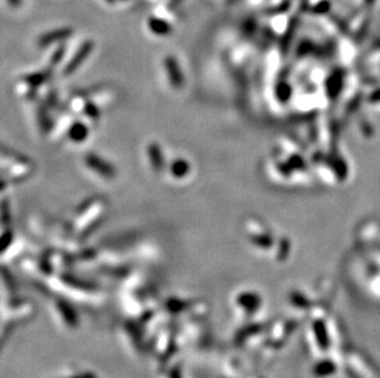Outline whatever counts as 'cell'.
Instances as JSON below:
<instances>
[{"label": "cell", "instance_id": "13", "mask_svg": "<svg viewBox=\"0 0 380 378\" xmlns=\"http://www.w3.org/2000/svg\"><path fill=\"white\" fill-rule=\"evenodd\" d=\"M334 369H335V366L332 365L331 362H325V363L323 362V363H320V365H319L318 367H316L315 372L318 374H321V376H324V374L331 373Z\"/></svg>", "mask_w": 380, "mask_h": 378}, {"label": "cell", "instance_id": "10", "mask_svg": "<svg viewBox=\"0 0 380 378\" xmlns=\"http://www.w3.org/2000/svg\"><path fill=\"white\" fill-rule=\"evenodd\" d=\"M314 329H315V333L318 334V341L320 344V346L323 349H327L329 347V338H327V333L326 329H325V324L323 322H316L315 325H314Z\"/></svg>", "mask_w": 380, "mask_h": 378}, {"label": "cell", "instance_id": "8", "mask_svg": "<svg viewBox=\"0 0 380 378\" xmlns=\"http://www.w3.org/2000/svg\"><path fill=\"white\" fill-rule=\"evenodd\" d=\"M188 164L184 162L183 160H175L170 166V172H171L173 177L181 178L188 173Z\"/></svg>", "mask_w": 380, "mask_h": 378}, {"label": "cell", "instance_id": "3", "mask_svg": "<svg viewBox=\"0 0 380 378\" xmlns=\"http://www.w3.org/2000/svg\"><path fill=\"white\" fill-rule=\"evenodd\" d=\"M164 68L165 73L167 74L170 84L172 87H181L183 84V76L181 73V69L178 67V63L173 57H166L164 59Z\"/></svg>", "mask_w": 380, "mask_h": 378}, {"label": "cell", "instance_id": "4", "mask_svg": "<svg viewBox=\"0 0 380 378\" xmlns=\"http://www.w3.org/2000/svg\"><path fill=\"white\" fill-rule=\"evenodd\" d=\"M73 34V30L71 29H60V30H54V31L48 32V34L42 35L38 40V45L41 47H47L49 45H53L56 42H60V41L67 40L68 37H70Z\"/></svg>", "mask_w": 380, "mask_h": 378}, {"label": "cell", "instance_id": "9", "mask_svg": "<svg viewBox=\"0 0 380 378\" xmlns=\"http://www.w3.org/2000/svg\"><path fill=\"white\" fill-rule=\"evenodd\" d=\"M239 302L242 307H245L249 311H255L257 310L258 306H260V299L257 296H253V295H241V297L239 299Z\"/></svg>", "mask_w": 380, "mask_h": 378}, {"label": "cell", "instance_id": "6", "mask_svg": "<svg viewBox=\"0 0 380 378\" xmlns=\"http://www.w3.org/2000/svg\"><path fill=\"white\" fill-rule=\"evenodd\" d=\"M148 155H149V161L153 170L160 172L164 167V159H162L160 146L158 144H150L148 146Z\"/></svg>", "mask_w": 380, "mask_h": 378}, {"label": "cell", "instance_id": "12", "mask_svg": "<svg viewBox=\"0 0 380 378\" xmlns=\"http://www.w3.org/2000/svg\"><path fill=\"white\" fill-rule=\"evenodd\" d=\"M82 112L85 113L86 117H89L91 120H96L99 119V115H100V111H99V107L95 106V103L92 102H87V104H85L82 107Z\"/></svg>", "mask_w": 380, "mask_h": 378}, {"label": "cell", "instance_id": "5", "mask_svg": "<svg viewBox=\"0 0 380 378\" xmlns=\"http://www.w3.org/2000/svg\"><path fill=\"white\" fill-rule=\"evenodd\" d=\"M68 137L70 138L71 142L74 143H82L89 137V128L82 122L74 123L68 131Z\"/></svg>", "mask_w": 380, "mask_h": 378}, {"label": "cell", "instance_id": "1", "mask_svg": "<svg viewBox=\"0 0 380 378\" xmlns=\"http://www.w3.org/2000/svg\"><path fill=\"white\" fill-rule=\"evenodd\" d=\"M84 162L90 170L98 173L101 177L106 179H111L116 176V171L114 166L110 162L105 161L103 157L95 155V154H87L84 157Z\"/></svg>", "mask_w": 380, "mask_h": 378}, {"label": "cell", "instance_id": "16", "mask_svg": "<svg viewBox=\"0 0 380 378\" xmlns=\"http://www.w3.org/2000/svg\"><path fill=\"white\" fill-rule=\"evenodd\" d=\"M73 378H91L90 376H79V377H73Z\"/></svg>", "mask_w": 380, "mask_h": 378}, {"label": "cell", "instance_id": "11", "mask_svg": "<svg viewBox=\"0 0 380 378\" xmlns=\"http://www.w3.org/2000/svg\"><path fill=\"white\" fill-rule=\"evenodd\" d=\"M45 80H46V76L43 73L30 74V75H26L24 78L25 84H26L27 86H31V87L40 86L41 84H43V82H45Z\"/></svg>", "mask_w": 380, "mask_h": 378}, {"label": "cell", "instance_id": "7", "mask_svg": "<svg viewBox=\"0 0 380 378\" xmlns=\"http://www.w3.org/2000/svg\"><path fill=\"white\" fill-rule=\"evenodd\" d=\"M149 29L151 30V32L155 35L159 36H165L169 35L171 32V25H170L167 21L162 20V19L159 18H151L149 19Z\"/></svg>", "mask_w": 380, "mask_h": 378}, {"label": "cell", "instance_id": "15", "mask_svg": "<svg viewBox=\"0 0 380 378\" xmlns=\"http://www.w3.org/2000/svg\"><path fill=\"white\" fill-rule=\"evenodd\" d=\"M10 2H12V4H14V5L20 4V0H10Z\"/></svg>", "mask_w": 380, "mask_h": 378}, {"label": "cell", "instance_id": "14", "mask_svg": "<svg viewBox=\"0 0 380 378\" xmlns=\"http://www.w3.org/2000/svg\"><path fill=\"white\" fill-rule=\"evenodd\" d=\"M63 54H64V47L62 46V47H59V48H58L53 54H52L51 58H49V63H51V65H57L58 63L60 62V59H62Z\"/></svg>", "mask_w": 380, "mask_h": 378}, {"label": "cell", "instance_id": "17", "mask_svg": "<svg viewBox=\"0 0 380 378\" xmlns=\"http://www.w3.org/2000/svg\"><path fill=\"white\" fill-rule=\"evenodd\" d=\"M109 2H114V0H109Z\"/></svg>", "mask_w": 380, "mask_h": 378}, {"label": "cell", "instance_id": "2", "mask_svg": "<svg viewBox=\"0 0 380 378\" xmlns=\"http://www.w3.org/2000/svg\"><path fill=\"white\" fill-rule=\"evenodd\" d=\"M92 48H93V43L91 42V41H86L85 43H82V45L80 46V48L78 49V52L74 54L73 58L69 60V63L65 65V68H64L65 75H71L76 69L80 67L82 63L85 62V59L90 56Z\"/></svg>", "mask_w": 380, "mask_h": 378}]
</instances>
